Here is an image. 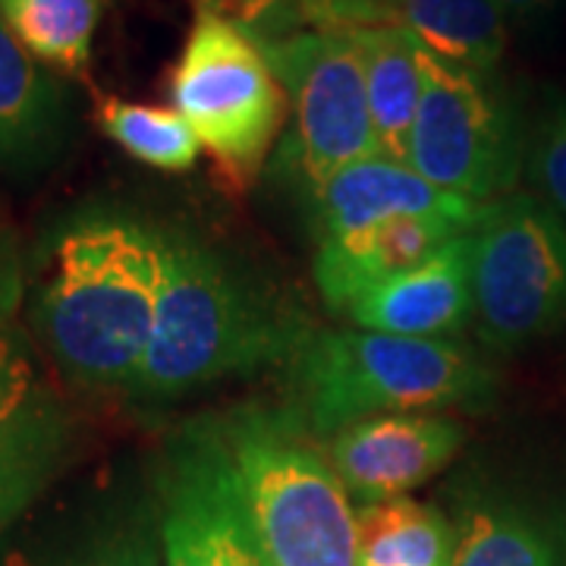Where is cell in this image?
Segmentation results:
<instances>
[{"label":"cell","instance_id":"cell-1","mask_svg":"<svg viewBox=\"0 0 566 566\" xmlns=\"http://www.w3.org/2000/svg\"><path fill=\"white\" fill-rule=\"evenodd\" d=\"M158 233L161 300L129 400L164 403L293 359L312 334L293 305L192 230L158 227Z\"/></svg>","mask_w":566,"mask_h":566},{"label":"cell","instance_id":"cell-2","mask_svg":"<svg viewBox=\"0 0 566 566\" xmlns=\"http://www.w3.org/2000/svg\"><path fill=\"white\" fill-rule=\"evenodd\" d=\"M158 300V227L95 211L57 237L35 327L70 385L88 394H126L151 340Z\"/></svg>","mask_w":566,"mask_h":566},{"label":"cell","instance_id":"cell-3","mask_svg":"<svg viewBox=\"0 0 566 566\" xmlns=\"http://www.w3.org/2000/svg\"><path fill=\"white\" fill-rule=\"evenodd\" d=\"M286 412L312 438L394 412L482 409L494 371L457 340H416L363 327L312 331L290 359Z\"/></svg>","mask_w":566,"mask_h":566},{"label":"cell","instance_id":"cell-4","mask_svg":"<svg viewBox=\"0 0 566 566\" xmlns=\"http://www.w3.org/2000/svg\"><path fill=\"white\" fill-rule=\"evenodd\" d=\"M268 566H359V510L286 409L218 419Z\"/></svg>","mask_w":566,"mask_h":566},{"label":"cell","instance_id":"cell-5","mask_svg":"<svg viewBox=\"0 0 566 566\" xmlns=\"http://www.w3.org/2000/svg\"><path fill=\"white\" fill-rule=\"evenodd\" d=\"M170 102L230 189L259 177L290 111L259 41L208 13L196 17L182 44L170 73Z\"/></svg>","mask_w":566,"mask_h":566},{"label":"cell","instance_id":"cell-6","mask_svg":"<svg viewBox=\"0 0 566 566\" xmlns=\"http://www.w3.org/2000/svg\"><path fill=\"white\" fill-rule=\"evenodd\" d=\"M472 318L501 353L566 324V227L532 192L485 205L472 230Z\"/></svg>","mask_w":566,"mask_h":566},{"label":"cell","instance_id":"cell-7","mask_svg":"<svg viewBox=\"0 0 566 566\" xmlns=\"http://www.w3.org/2000/svg\"><path fill=\"white\" fill-rule=\"evenodd\" d=\"M406 164L431 186L479 205L510 196L526 164V136L497 73H472L424 51Z\"/></svg>","mask_w":566,"mask_h":566},{"label":"cell","instance_id":"cell-8","mask_svg":"<svg viewBox=\"0 0 566 566\" xmlns=\"http://www.w3.org/2000/svg\"><path fill=\"white\" fill-rule=\"evenodd\" d=\"M259 48L290 102L293 129L283 142V161L305 196L349 164L381 155L365 92L363 48L353 32L300 29L259 41Z\"/></svg>","mask_w":566,"mask_h":566},{"label":"cell","instance_id":"cell-9","mask_svg":"<svg viewBox=\"0 0 566 566\" xmlns=\"http://www.w3.org/2000/svg\"><path fill=\"white\" fill-rule=\"evenodd\" d=\"M158 494L164 566H268L218 419L167 441Z\"/></svg>","mask_w":566,"mask_h":566},{"label":"cell","instance_id":"cell-10","mask_svg":"<svg viewBox=\"0 0 566 566\" xmlns=\"http://www.w3.org/2000/svg\"><path fill=\"white\" fill-rule=\"evenodd\" d=\"M469 428L441 412L375 416L327 438L324 457L353 504L406 497L457 460Z\"/></svg>","mask_w":566,"mask_h":566},{"label":"cell","instance_id":"cell-11","mask_svg":"<svg viewBox=\"0 0 566 566\" xmlns=\"http://www.w3.org/2000/svg\"><path fill=\"white\" fill-rule=\"evenodd\" d=\"M308 202L312 233L318 243L356 237L406 214L450 218L475 230L485 214V205L438 189L409 164L390 161L385 155L337 170L315 192H308Z\"/></svg>","mask_w":566,"mask_h":566},{"label":"cell","instance_id":"cell-12","mask_svg":"<svg viewBox=\"0 0 566 566\" xmlns=\"http://www.w3.org/2000/svg\"><path fill=\"white\" fill-rule=\"evenodd\" d=\"M344 315L363 331L450 340L472 318V233L450 240L424 264L363 293L346 305Z\"/></svg>","mask_w":566,"mask_h":566},{"label":"cell","instance_id":"cell-13","mask_svg":"<svg viewBox=\"0 0 566 566\" xmlns=\"http://www.w3.org/2000/svg\"><path fill=\"white\" fill-rule=\"evenodd\" d=\"M463 233H472V227L434 214H406L356 237L318 243L312 268L324 305L344 315L353 300L419 268Z\"/></svg>","mask_w":566,"mask_h":566},{"label":"cell","instance_id":"cell-14","mask_svg":"<svg viewBox=\"0 0 566 566\" xmlns=\"http://www.w3.org/2000/svg\"><path fill=\"white\" fill-rule=\"evenodd\" d=\"M70 92L0 20V167L35 174L70 142Z\"/></svg>","mask_w":566,"mask_h":566},{"label":"cell","instance_id":"cell-15","mask_svg":"<svg viewBox=\"0 0 566 566\" xmlns=\"http://www.w3.org/2000/svg\"><path fill=\"white\" fill-rule=\"evenodd\" d=\"M365 61L368 111L381 155L406 164L409 139L422 102V41L406 25L356 29Z\"/></svg>","mask_w":566,"mask_h":566},{"label":"cell","instance_id":"cell-16","mask_svg":"<svg viewBox=\"0 0 566 566\" xmlns=\"http://www.w3.org/2000/svg\"><path fill=\"white\" fill-rule=\"evenodd\" d=\"M73 450V422L51 390H44L0 434V535L20 520L41 491L61 475Z\"/></svg>","mask_w":566,"mask_h":566},{"label":"cell","instance_id":"cell-17","mask_svg":"<svg viewBox=\"0 0 566 566\" xmlns=\"http://www.w3.org/2000/svg\"><path fill=\"white\" fill-rule=\"evenodd\" d=\"M403 25L438 61L472 73H497L506 22L497 0H403Z\"/></svg>","mask_w":566,"mask_h":566},{"label":"cell","instance_id":"cell-18","mask_svg":"<svg viewBox=\"0 0 566 566\" xmlns=\"http://www.w3.org/2000/svg\"><path fill=\"white\" fill-rule=\"evenodd\" d=\"M453 566H557V547L532 510L501 494H475L457 523Z\"/></svg>","mask_w":566,"mask_h":566},{"label":"cell","instance_id":"cell-19","mask_svg":"<svg viewBox=\"0 0 566 566\" xmlns=\"http://www.w3.org/2000/svg\"><path fill=\"white\" fill-rule=\"evenodd\" d=\"M457 526L438 506L397 497L359 506V566H453Z\"/></svg>","mask_w":566,"mask_h":566},{"label":"cell","instance_id":"cell-20","mask_svg":"<svg viewBox=\"0 0 566 566\" xmlns=\"http://www.w3.org/2000/svg\"><path fill=\"white\" fill-rule=\"evenodd\" d=\"M104 0H0V20L51 73L85 76Z\"/></svg>","mask_w":566,"mask_h":566},{"label":"cell","instance_id":"cell-21","mask_svg":"<svg viewBox=\"0 0 566 566\" xmlns=\"http://www.w3.org/2000/svg\"><path fill=\"white\" fill-rule=\"evenodd\" d=\"M95 117L107 139L117 142L129 158L148 167L180 174L189 170L202 155V142L180 111L123 102V98H102Z\"/></svg>","mask_w":566,"mask_h":566},{"label":"cell","instance_id":"cell-22","mask_svg":"<svg viewBox=\"0 0 566 566\" xmlns=\"http://www.w3.org/2000/svg\"><path fill=\"white\" fill-rule=\"evenodd\" d=\"M526 174L532 196L547 205L566 227V92L551 95V102L535 117L526 136Z\"/></svg>","mask_w":566,"mask_h":566},{"label":"cell","instance_id":"cell-23","mask_svg":"<svg viewBox=\"0 0 566 566\" xmlns=\"http://www.w3.org/2000/svg\"><path fill=\"white\" fill-rule=\"evenodd\" d=\"M51 566H164L161 516H126L104 523Z\"/></svg>","mask_w":566,"mask_h":566},{"label":"cell","instance_id":"cell-24","mask_svg":"<svg viewBox=\"0 0 566 566\" xmlns=\"http://www.w3.org/2000/svg\"><path fill=\"white\" fill-rule=\"evenodd\" d=\"M48 387L39 385L32 353L17 331H0V434L39 400Z\"/></svg>","mask_w":566,"mask_h":566},{"label":"cell","instance_id":"cell-25","mask_svg":"<svg viewBox=\"0 0 566 566\" xmlns=\"http://www.w3.org/2000/svg\"><path fill=\"white\" fill-rule=\"evenodd\" d=\"M196 3H199V13L233 22L255 41L300 32L293 0H196Z\"/></svg>","mask_w":566,"mask_h":566},{"label":"cell","instance_id":"cell-26","mask_svg":"<svg viewBox=\"0 0 566 566\" xmlns=\"http://www.w3.org/2000/svg\"><path fill=\"white\" fill-rule=\"evenodd\" d=\"M25 293V268H22V252L17 237L0 227V331H7L17 318Z\"/></svg>","mask_w":566,"mask_h":566},{"label":"cell","instance_id":"cell-27","mask_svg":"<svg viewBox=\"0 0 566 566\" xmlns=\"http://www.w3.org/2000/svg\"><path fill=\"white\" fill-rule=\"evenodd\" d=\"M557 3H560V0H497V7H501L504 13H513V17H520V20H538V17L551 13Z\"/></svg>","mask_w":566,"mask_h":566}]
</instances>
